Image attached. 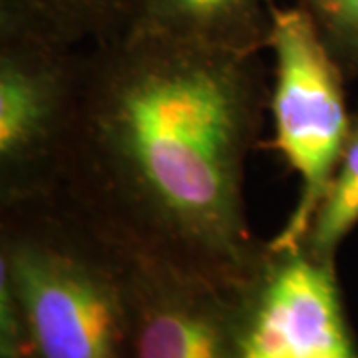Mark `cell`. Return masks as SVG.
Returning a JSON list of instances; mask_svg holds the SVG:
<instances>
[{
    "mask_svg": "<svg viewBox=\"0 0 358 358\" xmlns=\"http://www.w3.org/2000/svg\"><path fill=\"white\" fill-rule=\"evenodd\" d=\"M0 358H30L24 320L4 271H0Z\"/></svg>",
    "mask_w": 358,
    "mask_h": 358,
    "instance_id": "11",
    "label": "cell"
},
{
    "mask_svg": "<svg viewBox=\"0 0 358 358\" xmlns=\"http://www.w3.org/2000/svg\"><path fill=\"white\" fill-rule=\"evenodd\" d=\"M358 223V117H352L345 150L336 166L329 189L308 225L301 243L313 259L333 263L350 229Z\"/></svg>",
    "mask_w": 358,
    "mask_h": 358,
    "instance_id": "9",
    "label": "cell"
},
{
    "mask_svg": "<svg viewBox=\"0 0 358 358\" xmlns=\"http://www.w3.org/2000/svg\"><path fill=\"white\" fill-rule=\"evenodd\" d=\"M131 257L62 187L0 205V271L30 358H134Z\"/></svg>",
    "mask_w": 358,
    "mask_h": 358,
    "instance_id": "2",
    "label": "cell"
},
{
    "mask_svg": "<svg viewBox=\"0 0 358 358\" xmlns=\"http://www.w3.org/2000/svg\"><path fill=\"white\" fill-rule=\"evenodd\" d=\"M243 285L134 251V358H239Z\"/></svg>",
    "mask_w": 358,
    "mask_h": 358,
    "instance_id": "6",
    "label": "cell"
},
{
    "mask_svg": "<svg viewBox=\"0 0 358 358\" xmlns=\"http://www.w3.org/2000/svg\"><path fill=\"white\" fill-rule=\"evenodd\" d=\"M0 2V205L60 187L86 52Z\"/></svg>",
    "mask_w": 358,
    "mask_h": 358,
    "instance_id": "3",
    "label": "cell"
},
{
    "mask_svg": "<svg viewBox=\"0 0 358 358\" xmlns=\"http://www.w3.org/2000/svg\"><path fill=\"white\" fill-rule=\"evenodd\" d=\"M273 0H148L129 34L235 54L268 50Z\"/></svg>",
    "mask_w": 358,
    "mask_h": 358,
    "instance_id": "7",
    "label": "cell"
},
{
    "mask_svg": "<svg viewBox=\"0 0 358 358\" xmlns=\"http://www.w3.org/2000/svg\"><path fill=\"white\" fill-rule=\"evenodd\" d=\"M239 358H358L333 263L265 249L241 287Z\"/></svg>",
    "mask_w": 358,
    "mask_h": 358,
    "instance_id": "5",
    "label": "cell"
},
{
    "mask_svg": "<svg viewBox=\"0 0 358 358\" xmlns=\"http://www.w3.org/2000/svg\"><path fill=\"white\" fill-rule=\"evenodd\" d=\"M268 50L275 56L268 112L273 148L301 178V197L273 251L299 249L345 150L352 117L346 114L345 74L301 6L271 2Z\"/></svg>",
    "mask_w": 358,
    "mask_h": 358,
    "instance_id": "4",
    "label": "cell"
},
{
    "mask_svg": "<svg viewBox=\"0 0 358 358\" xmlns=\"http://www.w3.org/2000/svg\"><path fill=\"white\" fill-rule=\"evenodd\" d=\"M268 100L259 54L150 34L92 46L60 187L131 251L239 287L267 249L245 176Z\"/></svg>",
    "mask_w": 358,
    "mask_h": 358,
    "instance_id": "1",
    "label": "cell"
},
{
    "mask_svg": "<svg viewBox=\"0 0 358 358\" xmlns=\"http://www.w3.org/2000/svg\"><path fill=\"white\" fill-rule=\"evenodd\" d=\"M310 16L345 78H358V0H293Z\"/></svg>",
    "mask_w": 358,
    "mask_h": 358,
    "instance_id": "10",
    "label": "cell"
},
{
    "mask_svg": "<svg viewBox=\"0 0 358 358\" xmlns=\"http://www.w3.org/2000/svg\"><path fill=\"white\" fill-rule=\"evenodd\" d=\"M74 46L126 38L148 0H0Z\"/></svg>",
    "mask_w": 358,
    "mask_h": 358,
    "instance_id": "8",
    "label": "cell"
}]
</instances>
